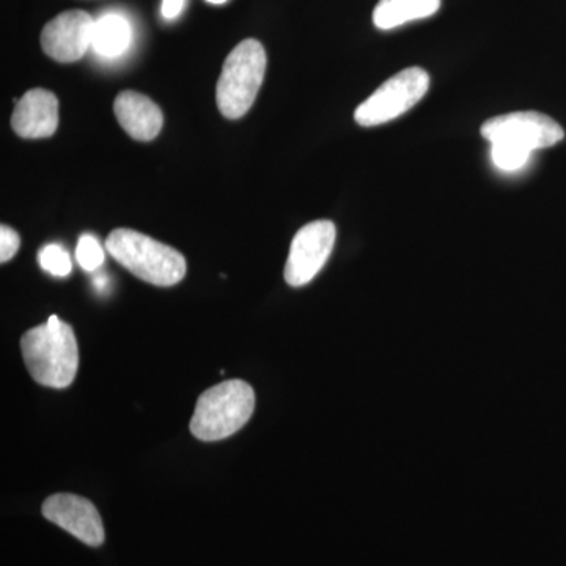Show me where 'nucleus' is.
<instances>
[{"label":"nucleus","instance_id":"nucleus-1","mask_svg":"<svg viewBox=\"0 0 566 566\" xmlns=\"http://www.w3.org/2000/svg\"><path fill=\"white\" fill-rule=\"evenodd\" d=\"M21 349L25 367L39 385L51 389L73 385L80 367V349L73 327L57 315L22 335Z\"/></svg>","mask_w":566,"mask_h":566},{"label":"nucleus","instance_id":"nucleus-2","mask_svg":"<svg viewBox=\"0 0 566 566\" xmlns=\"http://www.w3.org/2000/svg\"><path fill=\"white\" fill-rule=\"evenodd\" d=\"M107 252L140 281L156 286H174L186 275V260L177 249L129 229L107 237Z\"/></svg>","mask_w":566,"mask_h":566},{"label":"nucleus","instance_id":"nucleus-3","mask_svg":"<svg viewBox=\"0 0 566 566\" xmlns=\"http://www.w3.org/2000/svg\"><path fill=\"white\" fill-rule=\"evenodd\" d=\"M255 392L241 379L221 382L200 395L191 420V433L205 442L222 441L251 420Z\"/></svg>","mask_w":566,"mask_h":566},{"label":"nucleus","instance_id":"nucleus-4","mask_svg":"<svg viewBox=\"0 0 566 566\" xmlns=\"http://www.w3.org/2000/svg\"><path fill=\"white\" fill-rule=\"evenodd\" d=\"M266 73V51L256 40L238 44L226 63L218 81L216 99L221 114L230 120L244 117L251 111Z\"/></svg>","mask_w":566,"mask_h":566},{"label":"nucleus","instance_id":"nucleus-5","mask_svg":"<svg viewBox=\"0 0 566 566\" xmlns=\"http://www.w3.org/2000/svg\"><path fill=\"white\" fill-rule=\"evenodd\" d=\"M428 88L427 71L419 66L400 71L357 107L354 120L365 128L392 122L412 109L427 95Z\"/></svg>","mask_w":566,"mask_h":566},{"label":"nucleus","instance_id":"nucleus-6","mask_svg":"<svg viewBox=\"0 0 566 566\" xmlns=\"http://www.w3.org/2000/svg\"><path fill=\"white\" fill-rule=\"evenodd\" d=\"M480 133L490 144L510 142L532 153L554 147L565 137L564 128L556 120L534 111L512 112L490 118L483 123Z\"/></svg>","mask_w":566,"mask_h":566},{"label":"nucleus","instance_id":"nucleus-7","mask_svg":"<svg viewBox=\"0 0 566 566\" xmlns=\"http://www.w3.org/2000/svg\"><path fill=\"white\" fill-rule=\"evenodd\" d=\"M335 237L337 229L331 221L307 223L294 234L285 264V281L290 286L300 289L314 281L333 253Z\"/></svg>","mask_w":566,"mask_h":566},{"label":"nucleus","instance_id":"nucleus-8","mask_svg":"<svg viewBox=\"0 0 566 566\" xmlns=\"http://www.w3.org/2000/svg\"><path fill=\"white\" fill-rule=\"evenodd\" d=\"M93 29L95 20L87 11H63L44 25L41 48L55 62H77L92 48Z\"/></svg>","mask_w":566,"mask_h":566},{"label":"nucleus","instance_id":"nucleus-9","mask_svg":"<svg viewBox=\"0 0 566 566\" xmlns=\"http://www.w3.org/2000/svg\"><path fill=\"white\" fill-rule=\"evenodd\" d=\"M41 513L48 521L57 524L87 546H102L106 538L98 510L81 495H51L41 506Z\"/></svg>","mask_w":566,"mask_h":566},{"label":"nucleus","instance_id":"nucleus-10","mask_svg":"<svg viewBox=\"0 0 566 566\" xmlns=\"http://www.w3.org/2000/svg\"><path fill=\"white\" fill-rule=\"evenodd\" d=\"M57 96L44 88L25 93L11 115V128L22 139H46L57 132Z\"/></svg>","mask_w":566,"mask_h":566},{"label":"nucleus","instance_id":"nucleus-11","mask_svg":"<svg viewBox=\"0 0 566 566\" xmlns=\"http://www.w3.org/2000/svg\"><path fill=\"white\" fill-rule=\"evenodd\" d=\"M115 117L133 139L148 142L161 133L164 115L158 104L142 93L126 91L114 103Z\"/></svg>","mask_w":566,"mask_h":566},{"label":"nucleus","instance_id":"nucleus-12","mask_svg":"<svg viewBox=\"0 0 566 566\" xmlns=\"http://www.w3.org/2000/svg\"><path fill=\"white\" fill-rule=\"evenodd\" d=\"M441 9V0H379L374 24L379 31H392L406 22L427 20Z\"/></svg>","mask_w":566,"mask_h":566},{"label":"nucleus","instance_id":"nucleus-13","mask_svg":"<svg viewBox=\"0 0 566 566\" xmlns=\"http://www.w3.org/2000/svg\"><path fill=\"white\" fill-rule=\"evenodd\" d=\"M133 31L128 20L122 14H104L95 21L92 48L103 57H118L132 44Z\"/></svg>","mask_w":566,"mask_h":566},{"label":"nucleus","instance_id":"nucleus-14","mask_svg":"<svg viewBox=\"0 0 566 566\" xmlns=\"http://www.w3.org/2000/svg\"><path fill=\"white\" fill-rule=\"evenodd\" d=\"M532 151L520 145L510 144V142H493L491 144V158L494 166L504 172H516L527 166Z\"/></svg>","mask_w":566,"mask_h":566},{"label":"nucleus","instance_id":"nucleus-15","mask_svg":"<svg viewBox=\"0 0 566 566\" xmlns=\"http://www.w3.org/2000/svg\"><path fill=\"white\" fill-rule=\"evenodd\" d=\"M40 266L55 277H66L73 270L69 252L59 244H48L39 253Z\"/></svg>","mask_w":566,"mask_h":566},{"label":"nucleus","instance_id":"nucleus-16","mask_svg":"<svg viewBox=\"0 0 566 566\" xmlns=\"http://www.w3.org/2000/svg\"><path fill=\"white\" fill-rule=\"evenodd\" d=\"M76 259L82 270L88 271V273L99 270L104 263L102 244L92 234H82L76 248Z\"/></svg>","mask_w":566,"mask_h":566},{"label":"nucleus","instance_id":"nucleus-17","mask_svg":"<svg viewBox=\"0 0 566 566\" xmlns=\"http://www.w3.org/2000/svg\"><path fill=\"white\" fill-rule=\"evenodd\" d=\"M21 245L20 234L9 226L0 227V262L7 263L17 255Z\"/></svg>","mask_w":566,"mask_h":566},{"label":"nucleus","instance_id":"nucleus-18","mask_svg":"<svg viewBox=\"0 0 566 566\" xmlns=\"http://www.w3.org/2000/svg\"><path fill=\"white\" fill-rule=\"evenodd\" d=\"M186 0H163V17L166 20H175L181 13Z\"/></svg>","mask_w":566,"mask_h":566},{"label":"nucleus","instance_id":"nucleus-19","mask_svg":"<svg viewBox=\"0 0 566 566\" xmlns=\"http://www.w3.org/2000/svg\"><path fill=\"white\" fill-rule=\"evenodd\" d=\"M106 283H107V279L104 277V275H102V277H98L95 281L96 289H98V290L106 289Z\"/></svg>","mask_w":566,"mask_h":566},{"label":"nucleus","instance_id":"nucleus-20","mask_svg":"<svg viewBox=\"0 0 566 566\" xmlns=\"http://www.w3.org/2000/svg\"><path fill=\"white\" fill-rule=\"evenodd\" d=\"M207 2L212 3V6H222V3H226L227 0H207Z\"/></svg>","mask_w":566,"mask_h":566}]
</instances>
